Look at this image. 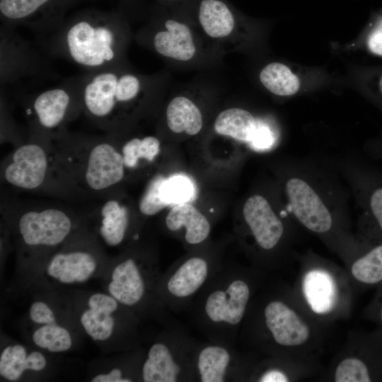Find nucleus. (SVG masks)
I'll return each mask as SVG.
<instances>
[{
	"mask_svg": "<svg viewBox=\"0 0 382 382\" xmlns=\"http://www.w3.org/2000/svg\"><path fill=\"white\" fill-rule=\"evenodd\" d=\"M259 314L263 329L270 340L279 346L292 347L303 344L309 329L297 314L282 301L270 299Z\"/></svg>",
	"mask_w": 382,
	"mask_h": 382,
	"instance_id": "obj_17",
	"label": "nucleus"
},
{
	"mask_svg": "<svg viewBox=\"0 0 382 382\" xmlns=\"http://www.w3.org/2000/svg\"><path fill=\"white\" fill-rule=\"evenodd\" d=\"M353 277L366 284L382 282V243L372 246L364 255L357 259L352 266Z\"/></svg>",
	"mask_w": 382,
	"mask_h": 382,
	"instance_id": "obj_30",
	"label": "nucleus"
},
{
	"mask_svg": "<svg viewBox=\"0 0 382 382\" xmlns=\"http://www.w3.org/2000/svg\"><path fill=\"white\" fill-rule=\"evenodd\" d=\"M30 338L36 347L50 353L67 352L74 345L70 328L62 322L34 326Z\"/></svg>",
	"mask_w": 382,
	"mask_h": 382,
	"instance_id": "obj_27",
	"label": "nucleus"
},
{
	"mask_svg": "<svg viewBox=\"0 0 382 382\" xmlns=\"http://www.w3.org/2000/svg\"><path fill=\"white\" fill-rule=\"evenodd\" d=\"M81 0H0L1 24L28 28L38 37L54 31L66 11Z\"/></svg>",
	"mask_w": 382,
	"mask_h": 382,
	"instance_id": "obj_14",
	"label": "nucleus"
},
{
	"mask_svg": "<svg viewBox=\"0 0 382 382\" xmlns=\"http://www.w3.org/2000/svg\"><path fill=\"white\" fill-rule=\"evenodd\" d=\"M303 292L312 310L318 313L330 311L336 300L333 279L324 271H311L306 275Z\"/></svg>",
	"mask_w": 382,
	"mask_h": 382,
	"instance_id": "obj_26",
	"label": "nucleus"
},
{
	"mask_svg": "<svg viewBox=\"0 0 382 382\" xmlns=\"http://www.w3.org/2000/svg\"><path fill=\"white\" fill-rule=\"evenodd\" d=\"M95 242L76 233L44 260L45 276L64 285L88 282L103 267V255Z\"/></svg>",
	"mask_w": 382,
	"mask_h": 382,
	"instance_id": "obj_12",
	"label": "nucleus"
},
{
	"mask_svg": "<svg viewBox=\"0 0 382 382\" xmlns=\"http://www.w3.org/2000/svg\"><path fill=\"white\" fill-rule=\"evenodd\" d=\"M162 193L168 206H175L187 203L194 195V187L188 178L183 175H175L166 178Z\"/></svg>",
	"mask_w": 382,
	"mask_h": 382,
	"instance_id": "obj_33",
	"label": "nucleus"
},
{
	"mask_svg": "<svg viewBox=\"0 0 382 382\" xmlns=\"http://www.w3.org/2000/svg\"><path fill=\"white\" fill-rule=\"evenodd\" d=\"M285 192L294 215L302 225L316 233L330 229L331 213L308 183L299 178H291L286 183Z\"/></svg>",
	"mask_w": 382,
	"mask_h": 382,
	"instance_id": "obj_16",
	"label": "nucleus"
},
{
	"mask_svg": "<svg viewBox=\"0 0 382 382\" xmlns=\"http://www.w3.org/2000/svg\"><path fill=\"white\" fill-rule=\"evenodd\" d=\"M130 228L128 207L116 197H109L97 213L96 230L101 241L110 247L122 244Z\"/></svg>",
	"mask_w": 382,
	"mask_h": 382,
	"instance_id": "obj_22",
	"label": "nucleus"
},
{
	"mask_svg": "<svg viewBox=\"0 0 382 382\" xmlns=\"http://www.w3.org/2000/svg\"><path fill=\"white\" fill-rule=\"evenodd\" d=\"M1 173L6 183L23 190L42 188L54 174L61 183L53 141L30 133L29 140L17 146L8 156Z\"/></svg>",
	"mask_w": 382,
	"mask_h": 382,
	"instance_id": "obj_11",
	"label": "nucleus"
},
{
	"mask_svg": "<svg viewBox=\"0 0 382 382\" xmlns=\"http://www.w3.org/2000/svg\"><path fill=\"white\" fill-rule=\"evenodd\" d=\"M138 38L167 59L187 62L194 58L197 52L191 29L174 19L166 20L163 27L142 31Z\"/></svg>",
	"mask_w": 382,
	"mask_h": 382,
	"instance_id": "obj_18",
	"label": "nucleus"
},
{
	"mask_svg": "<svg viewBox=\"0 0 382 382\" xmlns=\"http://www.w3.org/2000/svg\"><path fill=\"white\" fill-rule=\"evenodd\" d=\"M222 263L214 253H194L180 259L161 272L156 289L159 300L170 312H186Z\"/></svg>",
	"mask_w": 382,
	"mask_h": 382,
	"instance_id": "obj_8",
	"label": "nucleus"
},
{
	"mask_svg": "<svg viewBox=\"0 0 382 382\" xmlns=\"http://www.w3.org/2000/svg\"><path fill=\"white\" fill-rule=\"evenodd\" d=\"M49 360L40 349H30L19 343L5 346L0 354V376L8 381H18L27 373L47 370Z\"/></svg>",
	"mask_w": 382,
	"mask_h": 382,
	"instance_id": "obj_20",
	"label": "nucleus"
},
{
	"mask_svg": "<svg viewBox=\"0 0 382 382\" xmlns=\"http://www.w3.org/2000/svg\"><path fill=\"white\" fill-rule=\"evenodd\" d=\"M255 381L259 382H287L289 378L279 369L270 367L260 373Z\"/></svg>",
	"mask_w": 382,
	"mask_h": 382,
	"instance_id": "obj_38",
	"label": "nucleus"
},
{
	"mask_svg": "<svg viewBox=\"0 0 382 382\" xmlns=\"http://www.w3.org/2000/svg\"><path fill=\"white\" fill-rule=\"evenodd\" d=\"M380 318H381V320L382 322V306H381V310H380Z\"/></svg>",
	"mask_w": 382,
	"mask_h": 382,
	"instance_id": "obj_40",
	"label": "nucleus"
},
{
	"mask_svg": "<svg viewBox=\"0 0 382 382\" xmlns=\"http://www.w3.org/2000/svg\"><path fill=\"white\" fill-rule=\"evenodd\" d=\"M78 312L83 332L99 345L127 352L141 347L140 323L132 311L107 292L88 295Z\"/></svg>",
	"mask_w": 382,
	"mask_h": 382,
	"instance_id": "obj_6",
	"label": "nucleus"
},
{
	"mask_svg": "<svg viewBox=\"0 0 382 382\" xmlns=\"http://www.w3.org/2000/svg\"><path fill=\"white\" fill-rule=\"evenodd\" d=\"M25 106L30 133L54 142L67 130L66 125L82 113L80 76L65 79L60 84L33 96Z\"/></svg>",
	"mask_w": 382,
	"mask_h": 382,
	"instance_id": "obj_9",
	"label": "nucleus"
},
{
	"mask_svg": "<svg viewBox=\"0 0 382 382\" xmlns=\"http://www.w3.org/2000/svg\"><path fill=\"white\" fill-rule=\"evenodd\" d=\"M126 169L139 168L141 161L152 162L160 153L161 141L156 137H133L120 147Z\"/></svg>",
	"mask_w": 382,
	"mask_h": 382,
	"instance_id": "obj_29",
	"label": "nucleus"
},
{
	"mask_svg": "<svg viewBox=\"0 0 382 382\" xmlns=\"http://www.w3.org/2000/svg\"><path fill=\"white\" fill-rule=\"evenodd\" d=\"M366 177L364 207L371 221L382 234V178L374 173Z\"/></svg>",
	"mask_w": 382,
	"mask_h": 382,
	"instance_id": "obj_31",
	"label": "nucleus"
},
{
	"mask_svg": "<svg viewBox=\"0 0 382 382\" xmlns=\"http://www.w3.org/2000/svg\"><path fill=\"white\" fill-rule=\"evenodd\" d=\"M76 221L71 214L57 207L30 209L16 218L18 244L25 253L50 255L76 233Z\"/></svg>",
	"mask_w": 382,
	"mask_h": 382,
	"instance_id": "obj_10",
	"label": "nucleus"
},
{
	"mask_svg": "<svg viewBox=\"0 0 382 382\" xmlns=\"http://www.w3.org/2000/svg\"><path fill=\"white\" fill-rule=\"evenodd\" d=\"M378 88H379V90H380L381 93H382V76L380 78L379 81H378Z\"/></svg>",
	"mask_w": 382,
	"mask_h": 382,
	"instance_id": "obj_39",
	"label": "nucleus"
},
{
	"mask_svg": "<svg viewBox=\"0 0 382 382\" xmlns=\"http://www.w3.org/2000/svg\"><path fill=\"white\" fill-rule=\"evenodd\" d=\"M80 77L82 113L98 128L115 135L120 134L155 89L152 79L127 66L85 72Z\"/></svg>",
	"mask_w": 382,
	"mask_h": 382,
	"instance_id": "obj_3",
	"label": "nucleus"
},
{
	"mask_svg": "<svg viewBox=\"0 0 382 382\" xmlns=\"http://www.w3.org/2000/svg\"><path fill=\"white\" fill-rule=\"evenodd\" d=\"M249 272L223 262L186 311L207 340L236 345L253 295Z\"/></svg>",
	"mask_w": 382,
	"mask_h": 382,
	"instance_id": "obj_2",
	"label": "nucleus"
},
{
	"mask_svg": "<svg viewBox=\"0 0 382 382\" xmlns=\"http://www.w3.org/2000/svg\"><path fill=\"white\" fill-rule=\"evenodd\" d=\"M245 356L235 346L199 342L194 355L195 382L241 381L248 370Z\"/></svg>",
	"mask_w": 382,
	"mask_h": 382,
	"instance_id": "obj_15",
	"label": "nucleus"
},
{
	"mask_svg": "<svg viewBox=\"0 0 382 382\" xmlns=\"http://www.w3.org/2000/svg\"><path fill=\"white\" fill-rule=\"evenodd\" d=\"M367 45L372 53L382 56V19L377 23L369 35Z\"/></svg>",
	"mask_w": 382,
	"mask_h": 382,
	"instance_id": "obj_37",
	"label": "nucleus"
},
{
	"mask_svg": "<svg viewBox=\"0 0 382 382\" xmlns=\"http://www.w3.org/2000/svg\"><path fill=\"white\" fill-rule=\"evenodd\" d=\"M166 124L176 134L185 132L193 136L203 126L202 112L198 106L189 98L178 96L171 99L166 109Z\"/></svg>",
	"mask_w": 382,
	"mask_h": 382,
	"instance_id": "obj_24",
	"label": "nucleus"
},
{
	"mask_svg": "<svg viewBox=\"0 0 382 382\" xmlns=\"http://www.w3.org/2000/svg\"><path fill=\"white\" fill-rule=\"evenodd\" d=\"M130 37L120 12L90 8L66 17L54 31L41 38L49 57L93 72L127 66L125 54Z\"/></svg>",
	"mask_w": 382,
	"mask_h": 382,
	"instance_id": "obj_1",
	"label": "nucleus"
},
{
	"mask_svg": "<svg viewBox=\"0 0 382 382\" xmlns=\"http://www.w3.org/2000/svg\"><path fill=\"white\" fill-rule=\"evenodd\" d=\"M259 121L246 110L230 108L217 115L214 129L219 134L250 144L257 131Z\"/></svg>",
	"mask_w": 382,
	"mask_h": 382,
	"instance_id": "obj_25",
	"label": "nucleus"
},
{
	"mask_svg": "<svg viewBox=\"0 0 382 382\" xmlns=\"http://www.w3.org/2000/svg\"><path fill=\"white\" fill-rule=\"evenodd\" d=\"M275 141V135L270 126L262 121L259 125L255 136L249 144L255 150H265L270 149Z\"/></svg>",
	"mask_w": 382,
	"mask_h": 382,
	"instance_id": "obj_36",
	"label": "nucleus"
},
{
	"mask_svg": "<svg viewBox=\"0 0 382 382\" xmlns=\"http://www.w3.org/2000/svg\"><path fill=\"white\" fill-rule=\"evenodd\" d=\"M28 316L34 326L61 322L54 307L43 299L31 302L28 307Z\"/></svg>",
	"mask_w": 382,
	"mask_h": 382,
	"instance_id": "obj_35",
	"label": "nucleus"
},
{
	"mask_svg": "<svg viewBox=\"0 0 382 382\" xmlns=\"http://www.w3.org/2000/svg\"><path fill=\"white\" fill-rule=\"evenodd\" d=\"M165 180L163 175L158 174L149 180L139 202V212L143 215H156L168 206L162 193Z\"/></svg>",
	"mask_w": 382,
	"mask_h": 382,
	"instance_id": "obj_32",
	"label": "nucleus"
},
{
	"mask_svg": "<svg viewBox=\"0 0 382 382\" xmlns=\"http://www.w3.org/2000/svg\"><path fill=\"white\" fill-rule=\"evenodd\" d=\"M121 1H122V4H125V3H126L127 0H121Z\"/></svg>",
	"mask_w": 382,
	"mask_h": 382,
	"instance_id": "obj_41",
	"label": "nucleus"
},
{
	"mask_svg": "<svg viewBox=\"0 0 382 382\" xmlns=\"http://www.w3.org/2000/svg\"><path fill=\"white\" fill-rule=\"evenodd\" d=\"M108 270L106 292L141 320H152L163 328L180 324L170 316L157 295L161 272L158 259L152 253L127 252L113 260Z\"/></svg>",
	"mask_w": 382,
	"mask_h": 382,
	"instance_id": "obj_5",
	"label": "nucleus"
},
{
	"mask_svg": "<svg viewBox=\"0 0 382 382\" xmlns=\"http://www.w3.org/2000/svg\"><path fill=\"white\" fill-rule=\"evenodd\" d=\"M198 21L205 34L213 39L230 36L236 26L232 11L221 0H202L199 6Z\"/></svg>",
	"mask_w": 382,
	"mask_h": 382,
	"instance_id": "obj_23",
	"label": "nucleus"
},
{
	"mask_svg": "<svg viewBox=\"0 0 382 382\" xmlns=\"http://www.w3.org/2000/svg\"><path fill=\"white\" fill-rule=\"evenodd\" d=\"M259 79L266 89L277 96L294 95L300 87L298 77L287 66L279 62L266 65L261 70Z\"/></svg>",
	"mask_w": 382,
	"mask_h": 382,
	"instance_id": "obj_28",
	"label": "nucleus"
},
{
	"mask_svg": "<svg viewBox=\"0 0 382 382\" xmlns=\"http://www.w3.org/2000/svg\"><path fill=\"white\" fill-rule=\"evenodd\" d=\"M117 136L97 137L67 130L54 142L62 185L95 193L110 192L122 181L126 168Z\"/></svg>",
	"mask_w": 382,
	"mask_h": 382,
	"instance_id": "obj_4",
	"label": "nucleus"
},
{
	"mask_svg": "<svg viewBox=\"0 0 382 382\" xmlns=\"http://www.w3.org/2000/svg\"><path fill=\"white\" fill-rule=\"evenodd\" d=\"M243 216L260 249L269 251L278 245L284 233V225L264 197L260 195L250 197L244 204Z\"/></svg>",
	"mask_w": 382,
	"mask_h": 382,
	"instance_id": "obj_19",
	"label": "nucleus"
},
{
	"mask_svg": "<svg viewBox=\"0 0 382 382\" xmlns=\"http://www.w3.org/2000/svg\"><path fill=\"white\" fill-rule=\"evenodd\" d=\"M50 64L42 53L16 30L0 26L1 84H11L25 79L47 77L51 74Z\"/></svg>",
	"mask_w": 382,
	"mask_h": 382,
	"instance_id": "obj_13",
	"label": "nucleus"
},
{
	"mask_svg": "<svg viewBox=\"0 0 382 382\" xmlns=\"http://www.w3.org/2000/svg\"><path fill=\"white\" fill-rule=\"evenodd\" d=\"M165 225L170 232L177 233L183 229V240L190 246L205 242L212 228L209 219L189 203L173 206L166 216Z\"/></svg>",
	"mask_w": 382,
	"mask_h": 382,
	"instance_id": "obj_21",
	"label": "nucleus"
},
{
	"mask_svg": "<svg viewBox=\"0 0 382 382\" xmlns=\"http://www.w3.org/2000/svg\"><path fill=\"white\" fill-rule=\"evenodd\" d=\"M198 343L181 323L163 328L144 349L140 381L195 382L194 355Z\"/></svg>",
	"mask_w": 382,
	"mask_h": 382,
	"instance_id": "obj_7",
	"label": "nucleus"
},
{
	"mask_svg": "<svg viewBox=\"0 0 382 382\" xmlns=\"http://www.w3.org/2000/svg\"><path fill=\"white\" fill-rule=\"evenodd\" d=\"M336 382H370L371 374L367 364L360 359L351 357L342 361L337 366Z\"/></svg>",
	"mask_w": 382,
	"mask_h": 382,
	"instance_id": "obj_34",
	"label": "nucleus"
}]
</instances>
